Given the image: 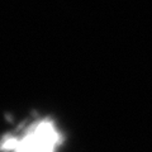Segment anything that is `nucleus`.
Returning a JSON list of instances; mask_svg holds the SVG:
<instances>
[{
    "instance_id": "obj_1",
    "label": "nucleus",
    "mask_w": 152,
    "mask_h": 152,
    "mask_svg": "<svg viewBox=\"0 0 152 152\" xmlns=\"http://www.w3.org/2000/svg\"><path fill=\"white\" fill-rule=\"evenodd\" d=\"M64 137L56 122L39 117L0 136V152H58Z\"/></svg>"
}]
</instances>
